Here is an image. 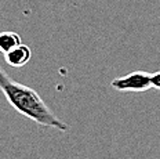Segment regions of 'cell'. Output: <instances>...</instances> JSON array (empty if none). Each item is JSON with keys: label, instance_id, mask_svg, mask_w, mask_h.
<instances>
[{"label": "cell", "instance_id": "3", "mask_svg": "<svg viewBox=\"0 0 160 159\" xmlns=\"http://www.w3.org/2000/svg\"><path fill=\"white\" fill-rule=\"evenodd\" d=\"M31 57H32L31 47H28L26 44H22V43L19 46H17L15 49H12L11 51H8L7 54H4L7 64L14 68H21L26 65L31 61Z\"/></svg>", "mask_w": 160, "mask_h": 159}, {"label": "cell", "instance_id": "1", "mask_svg": "<svg viewBox=\"0 0 160 159\" xmlns=\"http://www.w3.org/2000/svg\"><path fill=\"white\" fill-rule=\"evenodd\" d=\"M0 90L17 112L44 127L68 131L69 126L61 121L33 89L15 82L0 67Z\"/></svg>", "mask_w": 160, "mask_h": 159}, {"label": "cell", "instance_id": "2", "mask_svg": "<svg viewBox=\"0 0 160 159\" xmlns=\"http://www.w3.org/2000/svg\"><path fill=\"white\" fill-rule=\"evenodd\" d=\"M111 86L118 91H131L142 93L152 89L151 74L142 71H135L124 76L116 78L111 82Z\"/></svg>", "mask_w": 160, "mask_h": 159}, {"label": "cell", "instance_id": "5", "mask_svg": "<svg viewBox=\"0 0 160 159\" xmlns=\"http://www.w3.org/2000/svg\"><path fill=\"white\" fill-rule=\"evenodd\" d=\"M151 80H152V89L160 90V71L151 75Z\"/></svg>", "mask_w": 160, "mask_h": 159}, {"label": "cell", "instance_id": "4", "mask_svg": "<svg viewBox=\"0 0 160 159\" xmlns=\"http://www.w3.org/2000/svg\"><path fill=\"white\" fill-rule=\"evenodd\" d=\"M21 43V36L15 32H0V51L3 54H7Z\"/></svg>", "mask_w": 160, "mask_h": 159}]
</instances>
